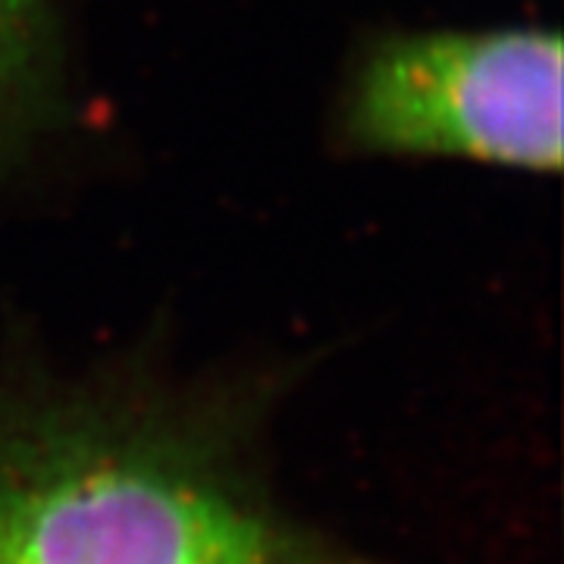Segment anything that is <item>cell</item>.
Listing matches in <instances>:
<instances>
[{
	"instance_id": "cell-1",
	"label": "cell",
	"mask_w": 564,
	"mask_h": 564,
	"mask_svg": "<svg viewBox=\"0 0 564 564\" xmlns=\"http://www.w3.org/2000/svg\"><path fill=\"white\" fill-rule=\"evenodd\" d=\"M289 367L0 355V564H386L289 502Z\"/></svg>"
},
{
	"instance_id": "cell-3",
	"label": "cell",
	"mask_w": 564,
	"mask_h": 564,
	"mask_svg": "<svg viewBox=\"0 0 564 564\" xmlns=\"http://www.w3.org/2000/svg\"><path fill=\"white\" fill-rule=\"evenodd\" d=\"M69 0H0V166L66 113Z\"/></svg>"
},
{
	"instance_id": "cell-2",
	"label": "cell",
	"mask_w": 564,
	"mask_h": 564,
	"mask_svg": "<svg viewBox=\"0 0 564 564\" xmlns=\"http://www.w3.org/2000/svg\"><path fill=\"white\" fill-rule=\"evenodd\" d=\"M562 39L543 25L392 32L364 47L339 141L370 158L562 170Z\"/></svg>"
}]
</instances>
